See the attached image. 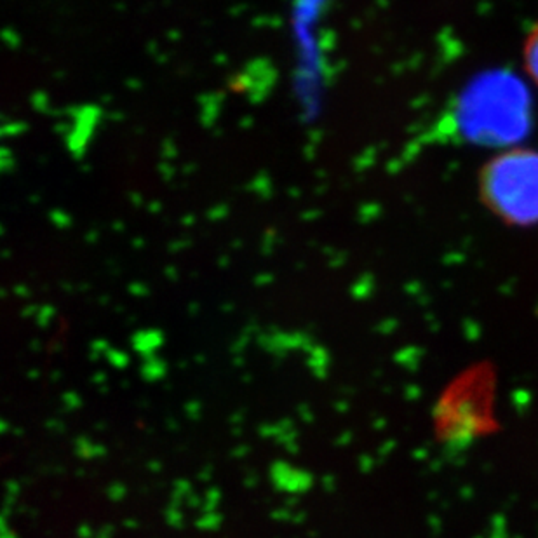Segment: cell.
<instances>
[{
    "mask_svg": "<svg viewBox=\"0 0 538 538\" xmlns=\"http://www.w3.org/2000/svg\"><path fill=\"white\" fill-rule=\"evenodd\" d=\"M467 98V115H469V127L474 130V138L482 142L507 143L510 142L509 127L517 134L519 127V117L526 115V103L519 105V101H526L524 95L517 89L512 80H486L481 82L478 88L470 89Z\"/></svg>",
    "mask_w": 538,
    "mask_h": 538,
    "instance_id": "obj_2",
    "label": "cell"
},
{
    "mask_svg": "<svg viewBox=\"0 0 538 538\" xmlns=\"http://www.w3.org/2000/svg\"><path fill=\"white\" fill-rule=\"evenodd\" d=\"M478 190L488 211L512 227L538 223V150L509 147L479 171Z\"/></svg>",
    "mask_w": 538,
    "mask_h": 538,
    "instance_id": "obj_1",
    "label": "cell"
},
{
    "mask_svg": "<svg viewBox=\"0 0 538 538\" xmlns=\"http://www.w3.org/2000/svg\"><path fill=\"white\" fill-rule=\"evenodd\" d=\"M522 66L529 80L538 88V21L522 42Z\"/></svg>",
    "mask_w": 538,
    "mask_h": 538,
    "instance_id": "obj_3",
    "label": "cell"
}]
</instances>
